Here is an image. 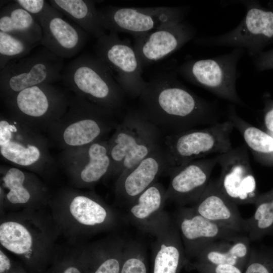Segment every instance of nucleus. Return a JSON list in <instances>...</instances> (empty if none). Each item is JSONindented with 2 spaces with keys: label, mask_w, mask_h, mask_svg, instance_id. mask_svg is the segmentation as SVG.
Segmentation results:
<instances>
[{
  "label": "nucleus",
  "mask_w": 273,
  "mask_h": 273,
  "mask_svg": "<svg viewBox=\"0 0 273 273\" xmlns=\"http://www.w3.org/2000/svg\"><path fill=\"white\" fill-rule=\"evenodd\" d=\"M14 261L1 248L0 249V273H9Z\"/></svg>",
  "instance_id": "ea45409f"
},
{
  "label": "nucleus",
  "mask_w": 273,
  "mask_h": 273,
  "mask_svg": "<svg viewBox=\"0 0 273 273\" xmlns=\"http://www.w3.org/2000/svg\"><path fill=\"white\" fill-rule=\"evenodd\" d=\"M254 205V214L245 219L247 236L251 242L273 235V189L259 194Z\"/></svg>",
  "instance_id": "7c9ffc66"
},
{
  "label": "nucleus",
  "mask_w": 273,
  "mask_h": 273,
  "mask_svg": "<svg viewBox=\"0 0 273 273\" xmlns=\"http://www.w3.org/2000/svg\"><path fill=\"white\" fill-rule=\"evenodd\" d=\"M3 99L9 113L32 129L38 125L49 129L66 112L70 96L53 84H42Z\"/></svg>",
  "instance_id": "1a4fd4ad"
},
{
  "label": "nucleus",
  "mask_w": 273,
  "mask_h": 273,
  "mask_svg": "<svg viewBox=\"0 0 273 273\" xmlns=\"http://www.w3.org/2000/svg\"><path fill=\"white\" fill-rule=\"evenodd\" d=\"M217 155L192 161L169 170L170 181L166 191L167 200L180 206L195 204L207 188L215 166Z\"/></svg>",
  "instance_id": "a211bd4d"
},
{
  "label": "nucleus",
  "mask_w": 273,
  "mask_h": 273,
  "mask_svg": "<svg viewBox=\"0 0 273 273\" xmlns=\"http://www.w3.org/2000/svg\"><path fill=\"white\" fill-rule=\"evenodd\" d=\"M35 47L21 37L0 31V69L12 61L28 56Z\"/></svg>",
  "instance_id": "2f4dec72"
},
{
  "label": "nucleus",
  "mask_w": 273,
  "mask_h": 273,
  "mask_svg": "<svg viewBox=\"0 0 273 273\" xmlns=\"http://www.w3.org/2000/svg\"><path fill=\"white\" fill-rule=\"evenodd\" d=\"M198 214L221 225L247 235L245 219L238 205L219 188L217 180H210L199 200L191 206Z\"/></svg>",
  "instance_id": "b1692460"
},
{
  "label": "nucleus",
  "mask_w": 273,
  "mask_h": 273,
  "mask_svg": "<svg viewBox=\"0 0 273 273\" xmlns=\"http://www.w3.org/2000/svg\"><path fill=\"white\" fill-rule=\"evenodd\" d=\"M65 152L64 164L75 187L91 188L108 177L112 165L108 140L99 141Z\"/></svg>",
  "instance_id": "f3484780"
},
{
  "label": "nucleus",
  "mask_w": 273,
  "mask_h": 273,
  "mask_svg": "<svg viewBox=\"0 0 273 273\" xmlns=\"http://www.w3.org/2000/svg\"><path fill=\"white\" fill-rule=\"evenodd\" d=\"M195 30L184 21L134 37V49L143 67L177 51L194 36Z\"/></svg>",
  "instance_id": "5701e85b"
},
{
  "label": "nucleus",
  "mask_w": 273,
  "mask_h": 273,
  "mask_svg": "<svg viewBox=\"0 0 273 273\" xmlns=\"http://www.w3.org/2000/svg\"><path fill=\"white\" fill-rule=\"evenodd\" d=\"M234 128L232 122L227 119L209 126L167 134L164 136L163 145L169 166L168 171L194 160L231 150Z\"/></svg>",
  "instance_id": "0eeeda50"
},
{
  "label": "nucleus",
  "mask_w": 273,
  "mask_h": 273,
  "mask_svg": "<svg viewBox=\"0 0 273 273\" xmlns=\"http://www.w3.org/2000/svg\"><path fill=\"white\" fill-rule=\"evenodd\" d=\"M264 124L266 128L273 132V101L267 103L265 108Z\"/></svg>",
  "instance_id": "58836bf2"
},
{
  "label": "nucleus",
  "mask_w": 273,
  "mask_h": 273,
  "mask_svg": "<svg viewBox=\"0 0 273 273\" xmlns=\"http://www.w3.org/2000/svg\"><path fill=\"white\" fill-rule=\"evenodd\" d=\"M120 273H149L147 254L139 242H126Z\"/></svg>",
  "instance_id": "72a5a7b5"
},
{
  "label": "nucleus",
  "mask_w": 273,
  "mask_h": 273,
  "mask_svg": "<svg viewBox=\"0 0 273 273\" xmlns=\"http://www.w3.org/2000/svg\"><path fill=\"white\" fill-rule=\"evenodd\" d=\"M48 207L61 235L73 244H79L83 236L112 230L119 223L116 211L92 192L64 189L51 196Z\"/></svg>",
  "instance_id": "7ed1b4c3"
},
{
  "label": "nucleus",
  "mask_w": 273,
  "mask_h": 273,
  "mask_svg": "<svg viewBox=\"0 0 273 273\" xmlns=\"http://www.w3.org/2000/svg\"><path fill=\"white\" fill-rule=\"evenodd\" d=\"M80 246L72 244L64 249L58 247L52 262L42 273H83L80 261Z\"/></svg>",
  "instance_id": "473e14b6"
},
{
  "label": "nucleus",
  "mask_w": 273,
  "mask_h": 273,
  "mask_svg": "<svg viewBox=\"0 0 273 273\" xmlns=\"http://www.w3.org/2000/svg\"><path fill=\"white\" fill-rule=\"evenodd\" d=\"M186 7L125 8L98 9L103 27L109 32H126L133 37L184 21Z\"/></svg>",
  "instance_id": "f8f14e48"
},
{
  "label": "nucleus",
  "mask_w": 273,
  "mask_h": 273,
  "mask_svg": "<svg viewBox=\"0 0 273 273\" xmlns=\"http://www.w3.org/2000/svg\"><path fill=\"white\" fill-rule=\"evenodd\" d=\"M55 9L74 21L88 35L98 39L106 34L95 2L88 0H51Z\"/></svg>",
  "instance_id": "c85d7f7f"
},
{
  "label": "nucleus",
  "mask_w": 273,
  "mask_h": 273,
  "mask_svg": "<svg viewBox=\"0 0 273 273\" xmlns=\"http://www.w3.org/2000/svg\"><path fill=\"white\" fill-rule=\"evenodd\" d=\"M169 169L165 149L163 144L132 167L122 172L116 178V198L129 205L141 193L156 182L161 174Z\"/></svg>",
  "instance_id": "6ab92c4d"
},
{
  "label": "nucleus",
  "mask_w": 273,
  "mask_h": 273,
  "mask_svg": "<svg viewBox=\"0 0 273 273\" xmlns=\"http://www.w3.org/2000/svg\"><path fill=\"white\" fill-rule=\"evenodd\" d=\"M161 131L139 109L128 112L108 140L112 165L108 177H117L160 147Z\"/></svg>",
  "instance_id": "423d86ee"
},
{
  "label": "nucleus",
  "mask_w": 273,
  "mask_h": 273,
  "mask_svg": "<svg viewBox=\"0 0 273 273\" xmlns=\"http://www.w3.org/2000/svg\"><path fill=\"white\" fill-rule=\"evenodd\" d=\"M14 1L32 15L37 21L40 18L53 8L50 3L43 0H16Z\"/></svg>",
  "instance_id": "c9c22d12"
},
{
  "label": "nucleus",
  "mask_w": 273,
  "mask_h": 273,
  "mask_svg": "<svg viewBox=\"0 0 273 273\" xmlns=\"http://www.w3.org/2000/svg\"><path fill=\"white\" fill-rule=\"evenodd\" d=\"M95 55L109 68L113 77L131 98H139L146 82L142 77L143 66L129 42L110 31L97 39Z\"/></svg>",
  "instance_id": "ddd939ff"
},
{
  "label": "nucleus",
  "mask_w": 273,
  "mask_h": 273,
  "mask_svg": "<svg viewBox=\"0 0 273 273\" xmlns=\"http://www.w3.org/2000/svg\"><path fill=\"white\" fill-rule=\"evenodd\" d=\"M166 189L155 182L128 205L129 219L140 230L156 237L172 225L173 221L164 210Z\"/></svg>",
  "instance_id": "4be33fe9"
},
{
  "label": "nucleus",
  "mask_w": 273,
  "mask_h": 273,
  "mask_svg": "<svg viewBox=\"0 0 273 273\" xmlns=\"http://www.w3.org/2000/svg\"><path fill=\"white\" fill-rule=\"evenodd\" d=\"M38 22L42 34L40 44L62 59L74 57L87 42L89 35L77 24L64 19L54 7Z\"/></svg>",
  "instance_id": "412c9836"
},
{
  "label": "nucleus",
  "mask_w": 273,
  "mask_h": 273,
  "mask_svg": "<svg viewBox=\"0 0 273 273\" xmlns=\"http://www.w3.org/2000/svg\"><path fill=\"white\" fill-rule=\"evenodd\" d=\"M60 235L46 208L1 214V247L17 256L28 273L46 270L56 253Z\"/></svg>",
  "instance_id": "f03ea898"
},
{
  "label": "nucleus",
  "mask_w": 273,
  "mask_h": 273,
  "mask_svg": "<svg viewBox=\"0 0 273 273\" xmlns=\"http://www.w3.org/2000/svg\"><path fill=\"white\" fill-rule=\"evenodd\" d=\"M244 273H273V246L252 247Z\"/></svg>",
  "instance_id": "f704fd0d"
},
{
  "label": "nucleus",
  "mask_w": 273,
  "mask_h": 273,
  "mask_svg": "<svg viewBox=\"0 0 273 273\" xmlns=\"http://www.w3.org/2000/svg\"><path fill=\"white\" fill-rule=\"evenodd\" d=\"M0 153L17 166L38 169L47 160V143L34 129L9 113L1 116Z\"/></svg>",
  "instance_id": "4468645a"
},
{
  "label": "nucleus",
  "mask_w": 273,
  "mask_h": 273,
  "mask_svg": "<svg viewBox=\"0 0 273 273\" xmlns=\"http://www.w3.org/2000/svg\"><path fill=\"white\" fill-rule=\"evenodd\" d=\"M115 115L74 95L70 96L65 114L49 129L66 150L78 149L105 140V136L118 124Z\"/></svg>",
  "instance_id": "39448f33"
},
{
  "label": "nucleus",
  "mask_w": 273,
  "mask_h": 273,
  "mask_svg": "<svg viewBox=\"0 0 273 273\" xmlns=\"http://www.w3.org/2000/svg\"><path fill=\"white\" fill-rule=\"evenodd\" d=\"M241 48L212 58L188 60L176 70L187 80L232 104L244 105L236 89L237 66L245 53Z\"/></svg>",
  "instance_id": "6e6552de"
},
{
  "label": "nucleus",
  "mask_w": 273,
  "mask_h": 273,
  "mask_svg": "<svg viewBox=\"0 0 273 273\" xmlns=\"http://www.w3.org/2000/svg\"><path fill=\"white\" fill-rule=\"evenodd\" d=\"M246 13L233 30L214 36L201 37L196 42L207 46L241 48L255 57L273 42V11L262 7L255 1H242Z\"/></svg>",
  "instance_id": "9b49d317"
},
{
  "label": "nucleus",
  "mask_w": 273,
  "mask_h": 273,
  "mask_svg": "<svg viewBox=\"0 0 273 273\" xmlns=\"http://www.w3.org/2000/svg\"><path fill=\"white\" fill-rule=\"evenodd\" d=\"M63 59L43 47L23 58L9 62L0 71L3 99L26 88L53 84L62 79Z\"/></svg>",
  "instance_id": "9d476101"
},
{
  "label": "nucleus",
  "mask_w": 273,
  "mask_h": 273,
  "mask_svg": "<svg viewBox=\"0 0 273 273\" xmlns=\"http://www.w3.org/2000/svg\"><path fill=\"white\" fill-rule=\"evenodd\" d=\"M153 248L152 273H179L187 259L182 240L175 222L156 237Z\"/></svg>",
  "instance_id": "bb28decb"
},
{
  "label": "nucleus",
  "mask_w": 273,
  "mask_h": 273,
  "mask_svg": "<svg viewBox=\"0 0 273 273\" xmlns=\"http://www.w3.org/2000/svg\"><path fill=\"white\" fill-rule=\"evenodd\" d=\"M61 80L74 95L115 115L125 106L126 94L95 55L81 54L64 65Z\"/></svg>",
  "instance_id": "20e7f679"
},
{
  "label": "nucleus",
  "mask_w": 273,
  "mask_h": 273,
  "mask_svg": "<svg viewBox=\"0 0 273 273\" xmlns=\"http://www.w3.org/2000/svg\"><path fill=\"white\" fill-rule=\"evenodd\" d=\"M226 114L227 119L232 122L256 158L260 160L264 157L273 155V136L239 116L234 104L228 106Z\"/></svg>",
  "instance_id": "c756f323"
},
{
  "label": "nucleus",
  "mask_w": 273,
  "mask_h": 273,
  "mask_svg": "<svg viewBox=\"0 0 273 273\" xmlns=\"http://www.w3.org/2000/svg\"><path fill=\"white\" fill-rule=\"evenodd\" d=\"M176 74L161 73L147 81L139 97L138 109L167 134L219 122L217 104L197 96L178 79Z\"/></svg>",
  "instance_id": "f257e3e1"
},
{
  "label": "nucleus",
  "mask_w": 273,
  "mask_h": 273,
  "mask_svg": "<svg viewBox=\"0 0 273 273\" xmlns=\"http://www.w3.org/2000/svg\"><path fill=\"white\" fill-rule=\"evenodd\" d=\"M0 196L1 214L45 208L51 197L36 176L17 167L1 172Z\"/></svg>",
  "instance_id": "dca6fc26"
},
{
  "label": "nucleus",
  "mask_w": 273,
  "mask_h": 273,
  "mask_svg": "<svg viewBox=\"0 0 273 273\" xmlns=\"http://www.w3.org/2000/svg\"><path fill=\"white\" fill-rule=\"evenodd\" d=\"M0 31L21 37L36 46L42 39V30L37 20L15 1L1 9Z\"/></svg>",
  "instance_id": "cd10ccee"
},
{
  "label": "nucleus",
  "mask_w": 273,
  "mask_h": 273,
  "mask_svg": "<svg viewBox=\"0 0 273 273\" xmlns=\"http://www.w3.org/2000/svg\"><path fill=\"white\" fill-rule=\"evenodd\" d=\"M186 266L194 269L199 273H244L239 267L229 264H211L189 262Z\"/></svg>",
  "instance_id": "e433bc0d"
},
{
  "label": "nucleus",
  "mask_w": 273,
  "mask_h": 273,
  "mask_svg": "<svg viewBox=\"0 0 273 273\" xmlns=\"http://www.w3.org/2000/svg\"><path fill=\"white\" fill-rule=\"evenodd\" d=\"M254 58V64L258 71L273 69V48L261 52Z\"/></svg>",
  "instance_id": "4c0bfd02"
},
{
  "label": "nucleus",
  "mask_w": 273,
  "mask_h": 273,
  "mask_svg": "<svg viewBox=\"0 0 273 273\" xmlns=\"http://www.w3.org/2000/svg\"><path fill=\"white\" fill-rule=\"evenodd\" d=\"M216 156L220 167L217 180L220 190L237 205L254 204L259 194L246 146L233 148Z\"/></svg>",
  "instance_id": "2eb2a0df"
},
{
  "label": "nucleus",
  "mask_w": 273,
  "mask_h": 273,
  "mask_svg": "<svg viewBox=\"0 0 273 273\" xmlns=\"http://www.w3.org/2000/svg\"><path fill=\"white\" fill-rule=\"evenodd\" d=\"M126 242L108 238L80 246V261L83 273H120Z\"/></svg>",
  "instance_id": "a878e982"
},
{
  "label": "nucleus",
  "mask_w": 273,
  "mask_h": 273,
  "mask_svg": "<svg viewBox=\"0 0 273 273\" xmlns=\"http://www.w3.org/2000/svg\"><path fill=\"white\" fill-rule=\"evenodd\" d=\"M9 273H28L22 263L14 261Z\"/></svg>",
  "instance_id": "a19ab883"
},
{
  "label": "nucleus",
  "mask_w": 273,
  "mask_h": 273,
  "mask_svg": "<svg viewBox=\"0 0 273 273\" xmlns=\"http://www.w3.org/2000/svg\"><path fill=\"white\" fill-rule=\"evenodd\" d=\"M251 242L248 236L243 234L218 240L205 247L187 263L229 264L244 271L251 254Z\"/></svg>",
  "instance_id": "393cba45"
},
{
  "label": "nucleus",
  "mask_w": 273,
  "mask_h": 273,
  "mask_svg": "<svg viewBox=\"0 0 273 273\" xmlns=\"http://www.w3.org/2000/svg\"><path fill=\"white\" fill-rule=\"evenodd\" d=\"M174 222L182 240L187 263L211 243L241 234L204 217L191 206H181Z\"/></svg>",
  "instance_id": "aec40b11"
}]
</instances>
